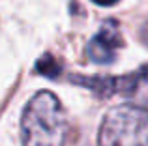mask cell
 Segmentation results:
<instances>
[{
    "mask_svg": "<svg viewBox=\"0 0 148 146\" xmlns=\"http://www.w3.org/2000/svg\"><path fill=\"white\" fill-rule=\"evenodd\" d=\"M69 124L58 98L41 90L26 103L21 118L23 146H64Z\"/></svg>",
    "mask_w": 148,
    "mask_h": 146,
    "instance_id": "cell-1",
    "label": "cell"
},
{
    "mask_svg": "<svg viewBox=\"0 0 148 146\" xmlns=\"http://www.w3.org/2000/svg\"><path fill=\"white\" fill-rule=\"evenodd\" d=\"M94 4H98V6H114L118 0H92Z\"/></svg>",
    "mask_w": 148,
    "mask_h": 146,
    "instance_id": "cell-7",
    "label": "cell"
},
{
    "mask_svg": "<svg viewBox=\"0 0 148 146\" xmlns=\"http://www.w3.org/2000/svg\"><path fill=\"white\" fill-rule=\"evenodd\" d=\"M141 38H143V41L148 45V21L143 25V28H141Z\"/></svg>",
    "mask_w": 148,
    "mask_h": 146,
    "instance_id": "cell-6",
    "label": "cell"
},
{
    "mask_svg": "<svg viewBox=\"0 0 148 146\" xmlns=\"http://www.w3.org/2000/svg\"><path fill=\"white\" fill-rule=\"evenodd\" d=\"M99 146H148V107L122 103L105 114L98 133Z\"/></svg>",
    "mask_w": 148,
    "mask_h": 146,
    "instance_id": "cell-2",
    "label": "cell"
},
{
    "mask_svg": "<svg viewBox=\"0 0 148 146\" xmlns=\"http://www.w3.org/2000/svg\"><path fill=\"white\" fill-rule=\"evenodd\" d=\"M38 71L40 73H43V75H47V77H54L58 71H60V68H58V64L54 62V58L51 55H45L43 58L38 62Z\"/></svg>",
    "mask_w": 148,
    "mask_h": 146,
    "instance_id": "cell-5",
    "label": "cell"
},
{
    "mask_svg": "<svg viewBox=\"0 0 148 146\" xmlns=\"http://www.w3.org/2000/svg\"><path fill=\"white\" fill-rule=\"evenodd\" d=\"M124 40L120 34V26L116 21H105L94 38L88 41V58L96 64H111L114 62L118 51L122 49Z\"/></svg>",
    "mask_w": 148,
    "mask_h": 146,
    "instance_id": "cell-4",
    "label": "cell"
},
{
    "mask_svg": "<svg viewBox=\"0 0 148 146\" xmlns=\"http://www.w3.org/2000/svg\"><path fill=\"white\" fill-rule=\"evenodd\" d=\"M81 84L101 90L103 94L111 92H120L126 94L139 105L148 107V66H143L135 73L124 77H99V79H77Z\"/></svg>",
    "mask_w": 148,
    "mask_h": 146,
    "instance_id": "cell-3",
    "label": "cell"
}]
</instances>
